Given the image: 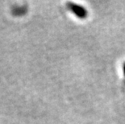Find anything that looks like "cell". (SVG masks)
<instances>
[{"label":"cell","instance_id":"obj_1","mask_svg":"<svg viewBox=\"0 0 125 124\" xmlns=\"http://www.w3.org/2000/svg\"><path fill=\"white\" fill-rule=\"evenodd\" d=\"M69 6H70V8L71 9L72 11H73L78 17L82 18H82L86 17V15H87L86 10L83 7H81V6H79V5H77L74 3H70Z\"/></svg>","mask_w":125,"mask_h":124},{"label":"cell","instance_id":"obj_2","mask_svg":"<svg viewBox=\"0 0 125 124\" xmlns=\"http://www.w3.org/2000/svg\"><path fill=\"white\" fill-rule=\"evenodd\" d=\"M124 75H125V63L124 65Z\"/></svg>","mask_w":125,"mask_h":124}]
</instances>
